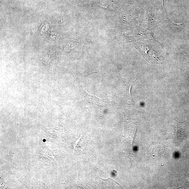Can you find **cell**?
I'll return each instance as SVG.
<instances>
[{"label": "cell", "instance_id": "obj_1", "mask_svg": "<svg viewBox=\"0 0 189 189\" xmlns=\"http://www.w3.org/2000/svg\"><path fill=\"white\" fill-rule=\"evenodd\" d=\"M83 94L84 98H85L86 101L89 103L94 105H96L99 107L103 106L102 105L105 103L103 100H101L95 96L88 94L82 87Z\"/></svg>", "mask_w": 189, "mask_h": 189}]
</instances>
